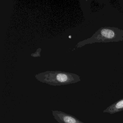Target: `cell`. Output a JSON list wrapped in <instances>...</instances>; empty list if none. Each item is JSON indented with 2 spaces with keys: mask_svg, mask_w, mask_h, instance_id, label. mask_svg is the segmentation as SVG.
<instances>
[{
  "mask_svg": "<svg viewBox=\"0 0 123 123\" xmlns=\"http://www.w3.org/2000/svg\"><path fill=\"white\" fill-rule=\"evenodd\" d=\"M80 80V78L78 76L68 75L63 73H59L56 75L55 77H47L41 81L51 85L57 86L75 83Z\"/></svg>",
  "mask_w": 123,
  "mask_h": 123,
  "instance_id": "obj_1",
  "label": "cell"
},
{
  "mask_svg": "<svg viewBox=\"0 0 123 123\" xmlns=\"http://www.w3.org/2000/svg\"><path fill=\"white\" fill-rule=\"evenodd\" d=\"M52 115L58 123H85L72 115L61 111H52Z\"/></svg>",
  "mask_w": 123,
  "mask_h": 123,
  "instance_id": "obj_2",
  "label": "cell"
},
{
  "mask_svg": "<svg viewBox=\"0 0 123 123\" xmlns=\"http://www.w3.org/2000/svg\"><path fill=\"white\" fill-rule=\"evenodd\" d=\"M100 38L98 39H102L103 41H111L114 40L115 38H116V32L114 29L104 28L100 30Z\"/></svg>",
  "mask_w": 123,
  "mask_h": 123,
  "instance_id": "obj_3",
  "label": "cell"
},
{
  "mask_svg": "<svg viewBox=\"0 0 123 123\" xmlns=\"http://www.w3.org/2000/svg\"><path fill=\"white\" fill-rule=\"evenodd\" d=\"M122 111H123V98L117 101L107 107L103 111V113L114 114Z\"/></svg>",
  "mask_w": 123,
  "mask_h": 123,
  "instance_id": "obj_4",
  "label": "cell"
},
{
  "mask_svg": "<svg viewBox=\"0 0 123 123\" xmlns=\"http://www.w3.org/2000/svg\"><path fill=\"white\" fill-rule=\"evenodd\" d=\"M69 38H71V36H69Z\"/></svg>",
  "mask_w": 123,
  "mask_h": 123,
  "instance_id": "obj_5",
  "label": "cell"
}]
</instances>
